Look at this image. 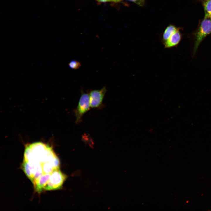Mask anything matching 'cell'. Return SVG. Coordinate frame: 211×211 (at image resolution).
<instances>
[{
  "instance_id": "30bf717a",
  "label": "cell",
  "mask_w": 211,
  "mask_h": 211,
  "mask_svg": "<svg viewBox=\"0 0 211 211\" xmlns=\"http://www.w3.org/2000/svg\"><path fill=\"white\" fill-rule=\"evenodd\" d=\"M99 2H106L107 1H113L114 2H117V0H97Z\"/></svg>"
},
{
  "instance_id": "7c38bea8",
  "label": "cell",
  "mask_w": 211,
  "mask_h": 211,
  "mask_svg": "<svg viewBox=\"0 0 211 211\" xmlns=\"http://www.w3.org/2000/svg\"><path fill=\"white\" fill-rule=\"evenodd\" d=\"M210 19H211V16H210Z\"/></svg>"
},
{
  "instance_id": "277c9868",
  "label": "cell",
  "mask_w": 211,
  "mask_h": 211,
  "mask_svg": "<svg viewBox=\"0 0 211 211\" xmlns=\"http://www.w3.org/2000/svg\"><path fill=\"white\" fill-rule=\"evenodd\" d=\"M106 91L105 87L100 89L94 90L90 91L89 94L91 108H98L101 106Z\"/></svg>"
},
{
  "instance_id": "5b68a950",
  "label": "cell",
  "mask_w": 211,
  "mask_h": 211,
  "mask_svg": "<svg viewBox=\"0 0 211 211\" xmlns=\"http://www.w3.org/2000/svg\"><path fill=\"white\" fill-rule=\"evenodd\" d=\"M182 38L179 29L173 33L166 41L162 44L165 48H170L177 46Z\"/></svg>"
},
{
  "instance_id": "8fae6325",
  "label": "cell",
  "mask_w": 211,
  "mask_h": 211,
  "mask_svg": "<svg viewBox=\"0 0 211 211\" xmlns=\"http://www.w3.org/2000/svg\"><path fill=\"white\" fill-rule=\"evenodd\" d=\"M120 0H117L118 2L120 1Z\"/></svg>"
},
{
  "instance_id": "3957f363",
  "label": "cell",
  "mask_w": 211,
  "mask_h": 211,
  "mask_svg": "<svg viewBox=\"0 0 211 211\" xmlns=\"http://www.w3.org/2000/svg\"><path fill=\"white\" fill-rule=\"evenodd\" d=\"M90 107L89 94L82 93L77 106L74 110L76 117L75 122L76 124L81 121L82 116L89 110Z\"/></svg>"
},
{
  "instance_id": "ba28073f",
  "label": "cell",
  "mask_w": 211,
  "mask_h": 211,
  "mask_svg": "<svg viewBox=\"0 0 211 211\" xmlns=\"http://www.w3.org/2000/svg\"><path fill=\"white\" fill-rule=\"evenodd\" d=\"M68 65L71 68L74 69H79L81 66L80 63L76 60L71 61L69 63Z\"/></svg>"
},
{
  "instance_id": "6da1fadb",
  "label": "cell",
  "mask_w": 211,
  "mask_h": 211,
  "mask_svg": "<svg viewBox=\"0 0 211 211\" xmlns=\"http://www.w3.org/2000/svg\"><path fill=\"white\" fill-rule=\"evenodd\" d=\"M60 166L58 158L49 145L39 142L26 146L22 169L38 193L62 187L67 176Z\"/></svg>"
},
{
  "instance_id": "8992f818",
  "label": "cell",
  "mask_w": 211,
  "mask_h": 211,
  "mask_svg": "<svg viewBox=\"0 0 211 211\" xmlns=\"http://www.w3.org/2000/svg\"><path fill=\"white\" fill-rule=\"evenodd\" d=\"M178 30L173 25L168 26L165 29L162 35L161 40L162 43L168 40L170 36L176 31Z\"/></svg>"
},
{
  "instance_id": "52a82bcc",
  "label": "cell",
  "mask_w": 211,
  "mask_h": 211,
  "mask_svg": "<svg viewBox=\"0 0 211 211\" xmlns=\"http://www.w3.org/2000/svg\"><path fill=\"white\" fill-rule=\"evenodd\" d=\"M203 5L205 12L204 18H210L211 15V0H204Z\"/></svg>"
},
{
  "instance_id": "7a4b0ae2",
  "label": "cell",
  "mask_w": 211,
  "mask_h": 211,
  "mask_svg": "<svg viewBox=\"0 0 211 211\" xmlns=\"http://www.w3.org/2000/svg\"><path fill=\"white\" fill-rule=\"evenodd\" d=\"M211 33V20L204 18L195 34L193 54L195 55L200 43L207 35Z\"/></svg>"
},
{
  "instance_id": "9c48e42d",
  "label": "cell",
  "mask_w": 211,
  "mask_h": 211,
  "mask_svg": "<svg viewBox=\"0 0 211 211\" xmlns=\"http://www.w3.org/2000/svg\"><path fill=\"white\" fill-rule=\"evenodd\" d=\"M141 6L143 5L144 0H129Z\"/></svg>"
}]
</instances>
